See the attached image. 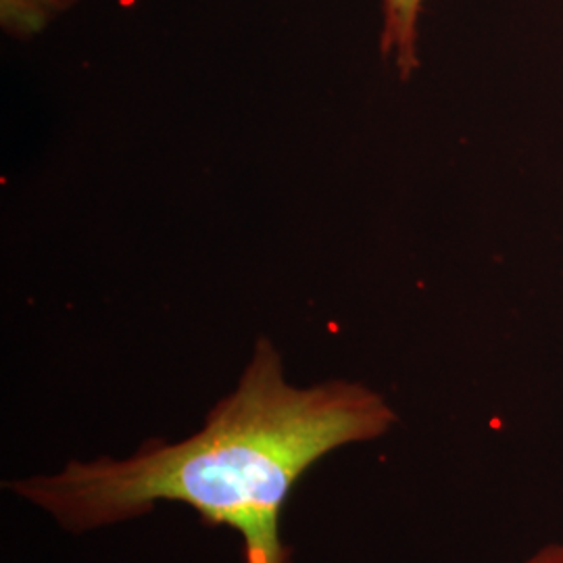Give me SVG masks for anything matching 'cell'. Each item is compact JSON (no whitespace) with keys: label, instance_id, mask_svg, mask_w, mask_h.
I'll return each mask as SVG.
<instances>
[{"label":"cell","instance_id":"1","mask_svg":"<svg viewBox=\"0 0 563 563\" xmlns=\"http://www.w3.org/2000/svg\"><path fill=\"white\" fill-rule=\"evenodd\" d=\"M395 423L390 402L365 384L286 383L278 349L262 339L234 393L192 437L144 444L128 460L67 463L59 474L9 488L71 532L132 520L163 501L188 505L205 522L241 534L244 563H290L282 507L302 474Z\"/></svg>","mask_w":563,"mask_h":563},{"label":"cell","instance_id":"3","mask_svg":"<svg viewBox=\"0 0 563 563\" xmlns=\"http://www.w3.org/2000/svg\"><path fill=\"white\" fill-rule=\"evenodd\" d=\"M74 2L76 0H0L2 27L15 36H32Z\"/></svg>","mask_w":563,"mask_h":563},{"label":"cell","instance_id":"2","mask_svg":"<svg viewBox=\"0 0 563 563\" xmlns=\"http://www.w3.org/2000/svg\"><path fill=\"white\" fill-rule=\"evenodd\" d=\"M426 0H384L380 51L390 57L402 80H409L418 65V21Z\"/></svg>","mask_w":563,"mask_h":563},{"label":"cell","instance_id":"4","mask_svg":"<svg viewBox=\"0 0 563 563\" xmlns=\"http://www.w3.org/2000/svg\"><path fill=\"white\" fill-rule=\"evenodd\" d=\"M522 563H563V541L543 544L532 555H528Z\"/></svg>","mask_w":563,"mask_h":563}]
</instances>
